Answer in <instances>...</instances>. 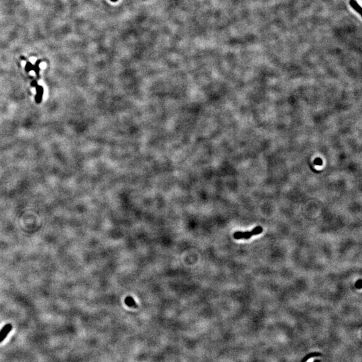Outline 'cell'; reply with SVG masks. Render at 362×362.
<instances>
[{"mask_svg":"<svg viewBox=\"0 0 362 362\" xmlns=\"http://www.w3.org/2000/svg\"><path fill=\"white\" fill-rule=\"evenodd\" d=\"M21 59H22V61H27V59H26V58H25V57H23V56H22V57H21Z\"/></svg>","mask_w":362,"mask_h":362,"instance_id":"9","label":"cell"},{"mask_svg":"<svg viewBox=\"0 0 362 362\" xmlns=\"http://www.w3.org/2000/svg\"><path fill=\"white\" fill-rule=\"evenodd\" d=\"M41 62H42V61L38 60V61H37L36 62L35 65H34V66H33V71L35 72V73L36 74L38 77H39V72L40 71V67H39V65H40V63Z\"/></svg>","mask_w":362,"mask_h":362,"instance_id":"5","label":"cell"},{"mask_svg":"<svg viewBox=\"0 0 362 362\" xmlns=\"http://www.w3.org/2000/svg\"><path fill=\"white\" fill-rule=\"evenodd\" d=\"M12 329V325L11 324H7L4 326L0 331V343L6 339L7 335L9 334L10 332Z\"/></svg>","mask_w":362,"mask_h":362,"instance_id":"2","label":"cell"},{"mask_svg":"<svg viewBox=\"0 0 362 362\" xmlns=\"http://www.w3.org/2000/svg\"><path fill=\"white\" fill-rule=\"evenodd\" d=\"M111 1H112V2H117V0H111Z\"/></svg>","mask_w":362,"mask_h":362,"instance_id":"11","label":"cell"},{"mask_svg":"<svg viewBox=\"0 0 362 362\" xmlns=\"http://www.w3.org/2000/svg\"><path fill=\"white\" fill-rule=\"evenodd\" d=\"M314 362H321V361L320 360H315V361H314Z\"/></svg>","mask_w":362,"mask_h":362,"instance_id":"10","label":"cell"},{"mask_svg":"<svg viewBox=\"0 0 362 362\" xmlns=\"http://www.w3.org/2000/svg\"><path fill=\"white\" fill-rule=\"evenodd\" d=\"M33 66L34 65L30 62V61H27L26 62V65L25 66V70L27 72H30L31 71H33Z\"/></svg>","mask_w":362,"mask_h":362,"instance_id":"6","label":"cell"},{"mask_svg":"<svg viewBox=\"0 0 362 362\" xmlns=\"http://www.w3.org/2000/svg\"><path fill=\"white\" fill-rule=\"evenodd\" d=\"M355 287L357 288H359V289L361 288V287H362V280L361 279H360L358 281H357V282H355Z\"/></svg>","mask_w":362,"mask_h":362,"instance_id":"7","label":"cell"},{"mask_svg":"<svg viewBox=\"0 0 362 362\" xmlns=\"http://www.w3.org/2000/svg\"><path fill=\"white\" fill-rule=\"evenodd\" d=\"M125 303L130 306V307H137L138 305H136L135 302L134 300V299H133L132 297L131 296H127V298H126L125 299Z\"/></svg>","mask_w":362,"mask_h":362,"instance_id":"4","label":"cell"},{"mask_svg":"<svg viewBox=\"0 0 362 362\" xmlns=\"http://www.w3.org/2000/svg\"><path fill=\"white\" fill-rule=\"evenodd\" d=\"M36 95L35 96V100L36 101L37 103H41V101L42 100V96H43V93H44V89L40 85H37L36 87Z\"/></svg>","mask_w":362,"mask_h":362,"instance_id":"3","label":"cell"},{"mask_svg":"<svg viewBox=\"0 0 362 362\" xmlns=\"http://www.w3.org/2000/svg\"><path fill=\"white\" fill-rule=\"evenodd\" d=\"M262 231H263L262 227L260 226H258L256 227H255L254 229H253L252 231H246V232L237 231V232H236L235 233L233 234V237L236 240H241V239L248 240L253 236L258 235V234L262 233Z\"/></svg>","mask_w":362,"mask_h":362,"instance_id":"1","label":"cell"},{"mask_svg":"<svg viewBox=\"0 0 362 362\" xmlns=\"http://www.w3.org/2000/svg\"><path fill=\"white\" fill-rule=\"evenodd\" d=\"M31 85H32V87L36 88V87L38 85V83H37L36 80H33V81L31 83Z\"/></svg>","mask_w":362,"mask_h":362,"instance_id":"8","label":"cell"}]
</instances>
